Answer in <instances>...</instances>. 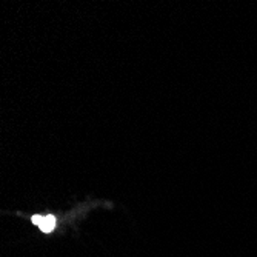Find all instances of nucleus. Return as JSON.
Wrapping results in <instances>:
<instances>
[{
	"label": "nucleus",
	"mask_w": 257,
	"mask_h": 257,
	"mask_svg": "<svg viewBox=\"0 0 257 257\" xmlns=\"http://www.w3.org/2000/svg\"><path fill=\"white\" fill-rule=\"evenodd\" d=\"M33 223L37 225L43 232H51L56 228V217L51 214H46V216H34L33 217Z\"/></svg>",
	"instance_id": "obj_1"
}]
</instances>
